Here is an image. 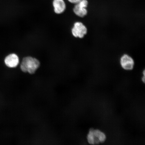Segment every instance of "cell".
Returning a JSON list of instances; mask_svg holds the SVG:
<instances>
[{
    "instance_id": "6da1fadb",
    "label": "cell",
    "mask_w": 145,
    "mask_h": 145,
    "mask_svg": "<svg viewBox=\"0 0 145 145\" xmlns=\"http://www.w3.org/2000/svg\"><path fill=\"white\" fill-rule=\"evenodd\" d=\"M39 61L35 58L27 57L24 58L20 65L21 70L23 72L33 74L39 68Z\"/></svg>"
},
{
    "instance_id": "7a4b0ae2",
    "label": "cell",
    "mask_w": 145,
    "mask_h": 145,
    "mask_svg": "<svg viewBox=\"0 0 145 145\" xmlns=\"http://www.w3.org/2000/svg\"><path fill=\"white\" fill-rule=\"evenodd\" d=\"M106 136L102 132L98 130L91 129L87 137L89 143L90 144H98L103 143L106 140Z\"/></svg>"
},
{
    "instance_id": "3957f363",
    "label": "cell",
    "mask_w": 145,
    "mask_h": 145,
    "mask_svg": "<svg viewBox=\"0 0 145 145\" xmlns=\"http://www.w3.org/2000/svg\"><path fill=\"white\" fill-rule=\"evenodd\" d=\"M88 5L87 0H81L78 3L75 4L73 10L76 15L80 17H84L88 14L86 8Z\"/></svg>"
},
{
    "instance_id": "277c9868",
    "label": "cell",
    "mask_w": 145,
    "mask_h": 145,
    "mask_svg": "<svg viewBox=\"0 0 145 145\" xmlns=\"http://www.w3.org/2000/svg\"><path fill=\"white\" fill-rule=\"evenodd\" d=\"M87 29L82 23L76 22L74 24L72 30V35L75 37L82 39L84 37L87 33Z\"/></svg>"
},
{
    "instance_id": "5b68a950",
    "label": "cell",
    "mask_w": 145,
    "mask_h": 145,
    "mask_svg": "<svg viewBox=\"0 0 145 145\" xmlns=\"http://www.w3.org/2000/svg\"><path fill=\"white\" fill-rule=\"evenodd\" d=\"M120 62L122 68L127 70H132L135 65L133 59L130 56L126 54L121 57Z\"/></svg>"
},
{
    "instance_id": "8992f818",
    "label": "cell",
    "mask_w": 145,
    "mask_h": 145,
    "mask_svg": "<svg viewBox=\"0 0 145 145\" xmlns=\"http://www.w3.org/2000/svg\"><path fill=\"white\" fill-rule=\"evenodd\" d=\"M5 64L8 67L15 68L19 65V58L16 54H10L5 57Z\"/></svg>"
},
{
    "instance_id": "52a82bcc",
    "label": "cell",
    "mask_w": 145,
    "mask_h": 145,
    "mask_svg": "<svg viewBox=\"0 0 145 145\" xmlns=\"http://www.w3.org/2000/svg\"><path fill=\"white\" fill-rule=\"evenodd\" d=\"M52 5L54 12L57 14H61L64 12L66 8L64 0H53Z\"/></svg>"
},
{
    "instance_id": "ba28073f",
    "label": "cell",
    "mask_w": 145,
    "mask_h": 145,
    "mask_svg": "<svg viewBox=\"0 0 145 145\" xmlns=\"http://www.w3.org/2000/svg\"><path fill=\"white\" fill-rule=\"evenodd\" d=\"M70 3H72V4H76L78 3L81 0H68Z\"/></svg>"
},
{
    "instance_id": "9c48e42d",
    "label": "cell",
    "mask_w": 145,
    "mask_h": 145,
    "mask_svg": "<svg viewBox=\"0 0 145 145\" xmlns=\"http://www.w3.org/2000/svg\"><path fill=\"white\" fill-rule=\"evenodd\" d=\"M145 71L144 70V72H143V74H144V77H143L142 78V81L144 83L145 82Z\"/></svg>"
}]
</instances>
